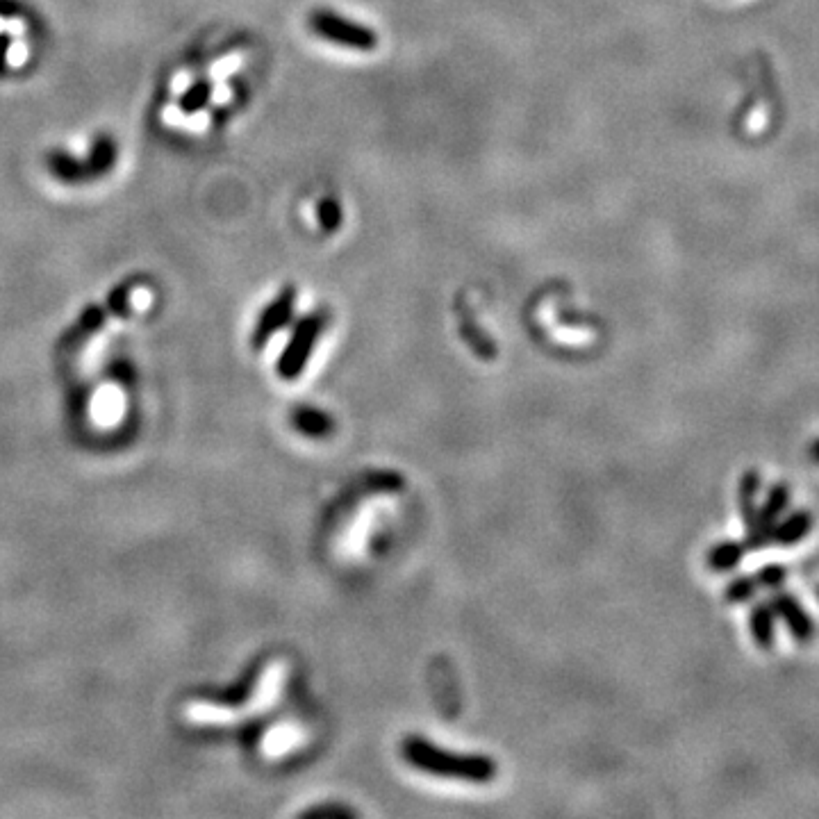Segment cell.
Wrapping results in <instances>:
<instances>
[{"mask_svg":"<svg viewBox=\"0 0 819 819\" xmlns=\"http://www.w3.org/2000/svg\"><path fill=\"white\" fill-rule=\"evenodd\" d=\"M294 305H296V289L294 287L285 289V292L280 294L260 317V324L258 328H255V342L264 344L273 333H278V330L283 328L289 321V317L294 314Z\"/></svg>","mask_w":819,"mask_h":819,"instance_id":"6","label":"cell"},{"mask_svg":"<svg viewBox=\"0 0 819 819\" xmlns=\"http://www.w3.org/2000/svg\"><path fill=\"white\" fill-rule=\"evenodd\" d=\"M790 485L788 483H774L767 490V496L763 501V506L758 510V521H756V531L744 537V546L747 551L763 549L765 544H769V535H772V528L779 524V519L785 515V510L790 508Z\"/></svg>","mask_w":819,"mask_h":819,"instance_id":"4","label":"cell"},{"mask_svg":"<svg viewBox=\"0 0 819 819\" xmlns=\"http://www.w3.org/2000/svg\"><path fill=\"white\" fill-rule=\"evenodd\" d=\"M294 426L308 437H324L333 430V419L326 412H319L314 408H299L294 412Z\"/></svg>","mask_w":819,"mask_h":819,"instance_id":"11","label":"cell"},{"mask_svg":"<svg viewBox=\"0 0 819 819\" xmlns=\"http://www.w3.org/2000/svg\"><path fill=\"white\" fill-rule=\"evenodd\" d=\"M744 553H747V546H744V542H738V540L717 542L715 546H710L706 553V567L710 569V572H717V574L731 572V569L740 565Z\"/></svg>","mask_w":819,"mask_h":819,"instance_id":"9","label":"cell"},{"mask_svg":"<svg viewBox=\"0 0 819 819\" xmlns=\"http://www.w3.org/2000/svg\"><path fill=\"white\" fill-rule=\"evenodd\" d=\"M760 590L754 576H738L724 587V601L726 603H747L756 597Z\"/></svg>","mask_w":819,"mask_h":819,"instance_id":"12","label":"cell"},{"mask_svg":"<svg viewBox=\"0 0 819 819\" xmlns=\"http://www.w3.org/2000/svg\"><path fill=\"white\" fill-rule=\"evenodd\" d=\"M774 619H776V615H774V610H772V606H769V603H758V606L751 608V612H749V631H751V637H754L758 649L769 651L774 647V642H776Z\"/></svg>","mask_w":819,"mask_h":819,"instance_id":"10","label":"cell"},{"mask_svg":"<svg viewBox=\"0 0 819 819\" xmlns=\"http://www.w3.org/2000/svg\"><path fill=\"white\" fill-rule=\"evenodd\" d=\"M321 333H324V314H310V317H305L296 324L292 339H289L287 349L278 360L280 378L296 380L303 374Z\"/></svg>","mask_w":819,"mask_h":819,"instance_id":"2","label":"cell"},{"mask_svg":"<svg viewBox=\"0 0 819 819\" xmlns=\"http://www.w3.org/2000/svg\"><path fill=\"white\" fill-rule=\"evenodd\" d=\"M310 28L317 32L321 39L333 41L337 46L351 48V51H374L378 46V37L374 30L358 26L337 16L333 12H314L310 16Z\"/></svg>","mask_w":819,"mask_h":819,"instance_id":"3","label":"cell"},{"mask_svg":"<svg viewBox=\"0 0 819 819\" xmlns=\"http://www.w3.org/2000/svg\"><path fill=\"white\" fill-rule=\"evenodd\" d=\"M239 66H242V55H230L226 57V60H221L212 66V76L214 78L230 76V73H235Z\"/></svg>","mask_w":819,"mask_h":819,"instance_id":"15","label":"cell"},{"mask_svg":"<svg viewBox=\"0 0 819 819\" xmlns=\"http://www.w3.org/2000/svg\"><path fill=\"white\" fill-rule=\"evenodd\" d=\"M212 101H214V103H228V101H230V87L221 85L219 89H214Z\"/></svg>","mask_w":819,"mask_h":819,"instance_id":"16","label":"cell"},{"mask_svg":"<svg viewBox=\"0 0 819 819\" xmlns=\"http://www.w3.org/2000/svg\"><path fill=\"white\" fill-rule=\"evenodd\" d=\"M769 606H772L774 615L781 617L785 626H788V631L792 633L794 642L799 644H810L815 637V624L813 619H810L808 612L804 610V606L797 601V597H792L788 592H776L772 601H769Z\"/></svg>","mask_w":819,"mask_h":819,"instance_id":"5","label":"cell"},{"mask_svg":"<svg viewBox=\"0 0 819 819\" xmlns=\"http://www.w3.org/2000/svg\"><path fill=\"white\" fill-rule=\"evenodd\" d=\"M760 485H763V478H760L758 469H747L740 476L738 508H740V517H742V524H744V537L756 531V521H758L756 496L760 492Z\"/></svg>","mask_w":819,"mask_h":819,"instance_id":"7","label":"cell"},{"mask_svg":"<svg viewBox=\"0 0 819 819\" xmlns=\"http://www.w3.org/2000/svg\"><path fill=\"white\" fill-rule=\"evenodd\" d=\"M754 578L758 587H765V590H781L785 581H788V569L779 565V562H772V565L758 569Z\"/></svg>","mask_w":819,"mask_h":819,"instance_id":"13","label":"cell"},{"mask_svg":"<svg viewBox=\"0 0 819 819\" xmlns=\"http://www.w3.org/2000/svg\"><path fill=\"white\" fill-rule=\"evenodd\" d=\"M808 455H810V460H813V462H817V465H819V440H815L813 444H810V449H808Z\"/></svg>","mask_w":819,"mask_h":819,"instance_id":"17","label":"cell"},{"mask_svg":"<svg viewBox=\"0 0 819 819\" xmlns=\"http://www.w3.org/2000/svg\"><path fill=\"white\" fill-rule=\"evenodd\" d=\"M319 221L326 230H337L339 223H342V210L333 201V198H324L319 205Z\"/></svg>","mask_w":819,"mask_h":819,"instance_id":"14","label":"cell"},{"mask_svg":"<svg viewBox=\"0 0 819 819\" xmlns=\"http://www.w3.org/2000/svg\"><path fill=\"white\" fill-rule=\"evenodd\" d=\"M403 758L426 774L469 783H487L499 772L492 758L481 754H455V751L435 747L433 742L417 738V735L403 742Z\"/></svg>","mask_w":819,"mask_h":819,"instance_id":"1","label":"cell"},{"mask_svg":"<svg viewBox=\"0 0 819 819\" xmlns=\"http://www.w3.org/2000/svg\"><path fill=\"white\" fill-rule=\"evenodd\" d=\"M815 526V517L808 510H797L792 515L779 519V524L772 528L769 542L776 546H794L804 542Z\"/></svg>","mask_w":819,"mask_h":819,"instance_id":"8","label":"cell"}]
</instances>
